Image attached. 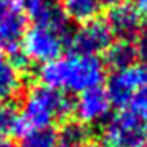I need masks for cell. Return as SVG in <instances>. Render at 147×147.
<instances>
[{
  "mask_svg": "<svg viewBox=\"0 0 147 147\" xmlns=\"http://www.w3.org/2000/svg\"><path fill=\"white\" fill-rule=\"evenodd\" d=\"M48 0H22V3H23V7H25V10H27L28 15H32V17H35V15L40 12L41 8L47 5Z\"/></svg>",
  "mask_w": 147,
  "mask_h": 147,
  "instance_id": "cell-18",
  "label": "cell"
},
{
  "mask_svg": "<svg viewBox=\"0 0 147 147\" xmlns=\"http://www.w3.org/2000/svg\"><path fill=\"white\" fill-rule=\"evenodd\" d=\"M136 50H137V56L142 58V61L147 63V25L140 28L137 33V40H136Z\"/></svg>",
  "mask_w": 147,
  "mask_h": 147,
  "instance_id": "cell-17",
  "label": "cell"
},
{
  "mask_svg": "<svg viewBox=\"0 0 147 147\" xmlns=\"http://www.w3.org/2000/svg\"><path fill=\"white\" fill-rule=\"evenodd\" d=\"M23 88L22 69L15 66L10 60L0 56V102L7 104L20 94Z\"/></svg>",
  "mask_w": 147,
  "mask_h": 147,
  "instance_id": "cell-10",
  "label": "cell"
},
{
  "mask_svg": "<svg viewBox=\"0 0 147 147\" xmlns=\"http://www.w3.org/2000/svg\"><path fill=\"white\" fill-rule=\"evenodd\" d=\"M98 2H99L101 7H109V8H113V7H116V5H119V3H124L126 0H98Z\"/></svg>",
  "mask_w": 147,
  "mask_h": 147,
  "instance_id": "cell-20",
  "label": "cell"
},
{
  "mask_svg": "<svg viewBox=\"0 0 147 147\" xmlns=\"http://www.w3.org/2000/svg\"><path fill=\"white\" fill-rule=\"evenodd\" d=\"M20 147H56V134L51 129L30 131L22 136Z\"/></svg>",
  "mask_w": 147,
  "mask_h": 147,
  "instance_id": "cell-14",
  "label": "cell"
},
{
  "mask_svg": "<svg viewBox=\"0 0 147 147\" xmlns=\"http://www.w3.org/2000/svg\"><path fill=\"white\" fill-rule=\"evenodd\" d=\"M147 86V63H134L122 69H114L107 80L106 93L111 104L124 109L139 89Z\"/></svg>",
  "mask_w": 147,
  "mask_h": 147,
  "instance_id": "cell-4",
  "label": "cell"
},
{
  "mask_svg": "<svg viewBox=\"0 0 147 147\" xmlns=\"http://www.w3.org/2000/svg\"><path fill=\"white\" fill-rule=\"evenodd\" d=\"M0 147H15V146L8 139H5V137H0Z\"/></svg>",
  "mask_w": 147,
  "mask_h": 147,
  "instance_id": "cell-21",
  "label": "cell"
},
{
  "mask_svg": "<svg viewBox=\"0 0 147 147\" xmlns=\"http://www.w3.org/2000/svg\"><path fill=\"white\" fill-rule=\"evenodd\" d=\"M0 56H2V50H0Z\"/></svg>",
  "mask_w": 147,
  "mask_h": 147,
  "instance_id": "cell-26",
  "label": "cell"
},
{
  "mask_svg": "<svg viewBox=\"0 0 147 147\" xmlns=\"http://www.w3.org/2000/svg\"><path fill=\"white\" fill-rule=\"evenodd\" d=\"M142 126H144V134H146V139H147V119L142 121Z\"/></svg>",
  "mask_w": 147,
  "mask_h": 147,
  "instance_id": "cell-22",
  "label": "cell"
},
{
  "mask_svg": "<svg viewBox=\"0 0 147 147\" xmlns=\"http://www.w3.org/2000/svg\"><path fill=\"white\" fill-rule=\"evenodd\" d=\"M58 147H66V146H61V144H60V146H58Z\"/></svg>",
  "mask_w": 147,
  "mask_h": 147,
  "instance_id": "cell-25",
  "label": "cell"
},
{
  "mask_svg": "<svg viewBox=\"0 0 147 147\" xmlns=\"http://www.w3.org/2000/svg\"><path fill=\"white\" fill-rule=\"evenodd\" d=\"M139 147H147V142H144V144H142V146H139Z\"/></svg>",
  "mask_w": 147,
  "mask_h": 147,
  "instance_id": "cell-24",
  "label": "cell"
},
{
  "mask_svg": "<svg viewBox=\"0 0 147 147\" xmlns=\"http://www.w3.org/2000/svg\"><path fill=\"white\" fill-rule=\"evenodd\" d=\"M137 12L140 13V17H146L147 18V0H136V5Z\"/></svg>",
  "mask_w": 147,
  "mask_h": 147,
  "instance_id": "cell-19",
  "label": "cell"
},
{
  "mask_svg": "<svg viewBox=\"0 0 147 147\" xmlns=\"http://www.w3.org/2000/svg\"><path fill=\"white\" fill-rule=\"evenodd\" d=\"M61 8L68 20L83 25L98 17L101 5L98 0H61Z\"/></svg>",
  "mask_w": 147,
  "mask_h": 147,
  "instance_id": "cell-12",
  "label": "cell"
},
{
  "mask_svg": "<svg viewBox=\"0 0 147 147\" xmlns=\"http://www.w3.org/2000/svg\"><path fill=\"white\" fill-rule=\"evenodd\" d=\"M84 147H102V146H99V144H86Z\"/></svg>",
  "mask_w": 147,
  "mask_h": 147,
  "instance_id": "cell-23",
  "label": "cell"
},
{
  "mask_svg": "<svg viewBox=\"0 0 147 147\" xmlns=\"http://www.w3.org/2000/svg\"><path fill=\"white\" fill-rule=\"evenodd\" d=\"M27 25L28 13L22 0H0V50L18 51Z\"/></svg>",
  "mask_w": 147,
  "mask_h": 147,
  "instance_id": "cell-6",
  "label": "cell"
},
{
  "mask_svg": "<svg viewBox=\"0 0 147 147\" xmlns=\"http://www.w3.org/2000/svg\"><path fill=\"white\" fill-rule=\"evenodd\" d=\"M106 63L113 69H122L136 63L137 50L134 41L131 40H119L116 43H111V47L106 51Z\"/></svg>",
  "mask_w": 147,
  "mask_h": 147,
  "instance_id": "cell-11",
  "label": "cell"
},
{
  "mask_svg": "<svg viewBox=\"0 0 147 147\" xmlns=\"http://www.w3.org/2000/svg\"><path fill=\"white\" fill-rule=\"evenodd\" d=\"M113 32L107 27L104 20L94 18L91 22L83 23L69 38L68 43L73 50V53L91 55L98 56L99 53H104L113 43Z\"/></svg>",
  "mask_w": 147,
  "mask_h": 147,
  "instance_id": "cell-7",
  "label": "cell"
},
{
  "mask_svg": "<svg viewBox=\"0 0 147 147\" xmlns=\"http://www.w3.org/2000/svg\"><path fill=\"white\" fill-rule=\"evenodd\" d=\"M56 139H60L61 146L84 147L88 144V139H89V131H88V126L81 124L80 121L65 122L60 134L56 136Z\"/></svg>",
  "mask_w": 147,
  "mask_h": 147,
  "instance_id": "cell-13",
  "label": "cell"
},
{
  "mask_svg": "<svg viewBox=\"0 0 147 147\" xmlns=\"http://www.w3.org/2000/svg\"><path fill=\"white\" fill-rule=\"evenodd\" d=\"M106 23L111 28L113 35H117L121 40H131L139 33L142 17L134 5L124 2L109 8Z\"/></svg>",
  "mask_w": 147,
  "mask_h": 147,
  "instance_id": "cell-9",
  "label": "cell"
},
{
  "mask_svg": "<svg viewBox=\"0 0 147 147\" xmlns=\"http://www.w3.org/2000/svg\"><path fill=\"white\" fill-rule=\"evenodd\" d=\"M127 106H129V111H132L140 121H146L147 119V86L139 89L134 94Z\"/></svg>",
  "mask_w": 147,
  "mask_h": 147,
  "instance_id": "cell-15",
  "label": "cell"
},
{
  "mask_svg": "<svg viewBox=\"0 0 147 147\" xmlns=\"http://www.w3.org/2000/svg\"><path fill=\"white\" fill-rule=\"evenodd\" d=\"M65 43H66V30L53 28L35 22L33 27L23 35L22 53L27 56L28 61L32 60L45 65L60 56L65 48Z\"/></svg>",
  "mask_w": 147,
  "mask_h": 147,
  "instance_id": "cell-3",
  "label": "cell"
},
{
  "mask_svg": "<svg viewBox=\"0 0 147 147\" xmlns=\"http://www.w3.org/2000/svg\"><path fill=\"white\" fill-rule=\"evenodd\" d=\"M15 117H17V114L13 113V109L3 102H0V137L3 134L13 131Z\"/></svg>",
  "mask_w": 147,
  "mask_h": 147,
  "instance_id": "cell-16",
  "label": "cell"
},
{
  "mask_svg": "<svg viewBox=\"0 0 147 147\" xmlns=\"http://www.w3.org/2000/svg\"><path fill=\"white\" fill-rule=\"evenodd\" d=\"M111 107L113 104L109 101V96L106 89H102L101 86L80 93V96L73 102L74 114L78 121L84 126H94L104 122L111 114Z\"/></svg>",
  "mask_w": 147,
  "mask_h": 147,
  "instance_id": "cell-8",
  "label": "cell"
},
{
  "mask_svg": "<svg viewBox=\"0 0 147 147\" xmlns=\"http://www.w3.org/2000/svg\"><path fill=\"white\" fill-rule=\"evenodd\" d=\"M104 63L99 56L71 53L41 65L38 80L43 86L58 89L61 93H83L101 86L104 80Z\"/></svg>",
  "mask_w": 147,
  "mask_h": 147,
  "instance_id": "cell-1",
  "label": "cell"
},
{
  "mask_svg": "<svg viewBox=\"0 0 147 147\" xmlns=\"http://www.w3.org/2000/svg\"><path fill=\"white\" fill-rule=\"evenodd\" d=\"M102 139L107 147H139L146 142L142 121L129 109H121L106 122Z\"/></svg>",
  "mask_w": 147,
  "mask_h": 147,
  "instance_id": "cell-5",
  "label": "cell"
},
{
  "mask_svg": "<svg viewBox=\"0 0 147 147\" xmlns=\"http://www.w3.org/2000/svg\"><path fill=\"white\" fill-rule=\"evenodd\" d=\"M73 111V102L65 93L43 86H33L27 93L20 114L15 117V136H23L30 131H41L60 122Z\"/></svg>",
  "mask_w": 147,
  "mask_h": 147,
  "instance_id": "cell-2",
  "label": "cell"
}]
</instances>
